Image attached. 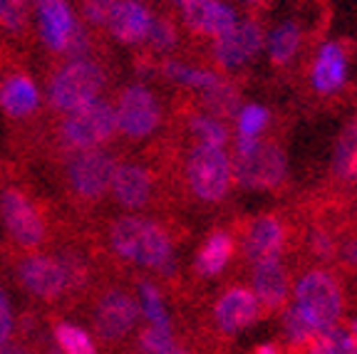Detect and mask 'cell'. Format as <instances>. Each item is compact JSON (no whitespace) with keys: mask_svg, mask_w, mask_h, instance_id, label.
Here are the masks:
<instances>
[{"mask_svg":"<svg viewBox=\"0 0 357 354\" xmlns=\"http://www.w3.org/2000/svg\"><path fill=\"white\" fill-rule=\"evenodd\" d=\"M97 248L107 263L134 270H149L159 277L176 275V233L169 223L146 213H119L89 223Z\"/></svg>","mask_w":357,"mask_h":354,"instance_id":"6da1fadb","label":"cell"},{"mask_svg":"<svg viewBox=\"0 0 357 354\" xmlns=\"http://www.w3.org/2000/svg\"><path fill=\"white\" fill-rule=\"evenodd\" d=\"M65 223L55 201L40 191L15 161L0 164V226L6 243L17 250H43L52 245Z\"/></svg>","mask_w":357,"mask_h":354,"instance_id":"7a4b0ae2","label":"cell"},{"mask_svg":"<svg viewBox=\"0 0 357 354\" xmlns=\"http://www.w3.org/2000/svg\"><path fill=\"white\" fill-rule=\"evenodd\" d=\"M122 156L119 146L107 144L52 161V181L67 216L79 223H92L102 216L109 201L112 176Z\"/></svg>","mask_w":357,"mask_h":354,"instance_id":"3957f363","label":"cell"},{"mask_svg":"<svg viewBox=\"0 0 357 354\" xmlns=\"http://www.w3.org/2000/svg\"><path fill=\"white\" fill-rule=\"evenodd\" d=\"M117 137V119L114 105L109 100H95L79 109L55 114V122L40 127L35 154L43 156L47 164L65 159L70 154L107 146Z\"/></svg>","mask_w":357,"mask_h":354,"instance_id":"277c9868","label":"cell"},{"mask_svg":"<svg viewBox=\"0 0 357 354\" xmlns=\"http://www.w3.org/2000/svg\"><path fill=\"white\" fill-rule=\"evenodd\" d=\"M79 307L87 312L92 339L109 354H117L119 349L127 347L142 320L137 293L117 277L102 275Z\"/></svg>","mask_w":357,"mask_h":354,"instance_id":"5b68a950","label":"cell"},{"mask_svg":"<svg viewBox=\"0 0 357 354\" xmlns=\"http://www.w3.org/2000/svg\"><path fill=\"white\" fill-rule=\"evenodd\" d=\"M107 87L105 67L92 57H75L55 67L47 77V107L52 114L79 109L102 97Z\"/></svg>","mask_w":357,"mask_h":354,"instance_id":"8992f818","label":"cell"},{"mask_svg":"<svg viewBox=\"0 0 357 354\" xmlns=\"http://www.w3.org/2000/svg\"><path fill=\"white\" fill-rule=\"evenodd\" d=\"M290 305L315 332L340 325V317L345 312L340 282L325 268H310L293 282Z\"/></svg>","mask_w":357,"mask_h":354,"instance_id":"52a82bcc","label":"cell"},{"mask_svg":"<svg viewBox=\"0 0 357 354\" xmlns=\"http://www.w3.org/2000/svg\"><path fill=\"white\" fill-rule=\"evenodd\" d=\"M184 183L196 201L216 206L234 186V164L226 146L194 141L184 156Z\"/></svg>","mask_w":357,"mask_h":354,"instance_id":"ba28073f","label":"cell"},{"mask_svg":"<svg viewBox=\"0 0 357 354\" xmlns=\"http://www.w3.org/2000/svg\"><path fill=\"white\" fill-rule=\"evenodd\" d=\"M159 199H162L159 171L144 159L122 156L109 186L112 206L124 213H146L159 206Z\"/></svg>","mask_w":357,"mask_h":354,"instance_id":"9c48e42d","label":"cell"},{"mask_svg":"<svg viewBox=\"0 0 357 354\" xmlns=\"http://www.w3.org/2000/svg\"><path fill=\"white\" fill-rule=\"evenodd\" d=\"M114 119H117V137L127 144H142L151 139L164 122L162 102L154 89L146 84H127L114 102Z\"/></svg>","mask_w":357,"mask_h":354,"instance_id":"30bf717a","label":"cell"},{"mask_svg":"<svg viewBox=\"0 0 357 354\" xmlns=\"http://www.w3.org/2000/svg\"><path fill=\"white\" fill-rule=\"evenodd\" d=\"M234 183L248 191H275L288 178V159L273 141H258L251 149H238L231 156Z\"/></svg>","mask_w":357,"mask_h":354,"instance_id":"8fae6325","label":"cell"},{"mask_svg":"<svg viewBox=\"0 0 357 354\" xmlns=\"http://www.w3.org/2000/svg\"><path fill=\"white\" fill-rule=\"evenodd\" d=\"M261 302L245 285H231L226 288L213 302V325L221 334L231 337L258 322L261 317Z\"/></svg>","mask_w":357,"mask_h":354,"instance_id":"7c38bea8","label":"cell"},{"mask_svg":"<svg viewBox=\"0 0 357 354\" xmlns=\"http://www.w3.org/2000/svg\"><path fill=\"white\" fill-rule=\"evenodd\" d=\"M184 17L186 28L201 38H221L234 28L238 17L236 10L223 0H172Z\"/></svg>","mask_w":357,"mask_h":354,"instance_id":"4fadbf2b","label":"cell"},{"mask_svg":"<svg viewBox=\"0 0 357 354\" xmlns=\"http://www.w3.org/2000/svg\"><path fill=\"white\" fill-rule=\"evenodd\" d=\"M263 47V30L256 20L236 22L229 33L213 40V60L223 70H236L251 62Z\"/></svg>","mask_w":357,"mask_h":354,"instance_id":"5bb4252c","label":"cell"},{"mask_svg":"<svg viewBox=\"0 0 357 354\" xmlns=\"http://www.w3.org/2000/svg\"><path fill=\"white\" fill-rule=\"evenodd\" d=\"M251 290L261 302L263 312H280L290 300V275L283 263V255L253 263Z\"/></svg>","mask_w":357,"mask_h":354,"instance_id":"9a60e30c","label":"cell"},{"mask_svg":"<svg viewBox=\"0 0 357 354\" xmlns=\"http://www.w3.org/2000/svg\"><path fill=\"white\" fill-rule=\"evenodd\" d=\"M35 8H38V30L43 45L55 55H65L77 28L67 0H35Z\"/></svg>","mask_w":357,"mask_h":354,"instance_id":"2e32d148","label":"cell"},{"mask_svg":"<svg viewBox=\"0 0 357 354\" xmlns=\"http://www.w3.org/2000/svg\"><path fill=\"white\" fill-rule=\"evenodd\" d=\"M151 20H154V15L142 0H114L105 28L109 30V35L117 43L139 45L146 43Z\"/></svg>","mask_w":357,"mask_h":354,"instance_id":"e0dca14e","label":"cell"},{"mask_svg":"<svg viewBox=\"0 0 357 354\" xmlns=\"http://www.w3.org/2000/svg\"><path fill=\"white\" fill-rule=\"evenodd\" d=\"M285 245V226L278 216H258L253 218L243 233V255L248 263L268 261L283 255Z\"/></svg>","mask_w":357,"mask_h":354,"instance_id":"ac0fdd59","label":"cell"},{"mask_svg":"<svg viewBox=\"0 0 357 354\" xmlns=\"http://www.w3.org/2000/svg\"><path fill=\"white\" fill-rule=\"evenodd\" d=\"M234 250H236L234 233L226 231V228H216V231L208 233V238L204 240V245L196 253L194 272L199 277H204V280L218 277L229 268L231 258H234Z\"/></svg>","mask_w":357,"mask_h":354,"instance_id":"d6986e66","label":"cell"},{"mask_svg":"<svg viewBox=\"0 0 357 354\" xmlns=\"http://www.w3.org/2000/svg\"><path fill=\"white\" fill-rule=\"evenodd\" d=\"M347 79V55L340 43H325L312 65V87L320 94H333Z\"/></svg>","mask_w":357,"mask_h":354,"instance_id":"ffe728a7","label":"cell"},{"mask_svg":"<svg viewBox=\"0 0 357 354\" xmlns=\"http://www.w3.org/2000/svg\"><path fill=\"white\" fill-rule=\"evenodd\" d=\"M50 337L60 354H100L97 342L84 327L75 325L60 315L50 317Z\"/></svg>","mask_w":357,"mask_h":354,"instance_id":"44dd1931","label":"cell"},{"mask_svg":"<svg viewBox=\"0 0 357 354\" xmlns=\"http://www.w3.org/2000/svg\"><path fill=\"white\" fill-rule=\"evenodd\" d=\"M271 114L261 105H245L236 111V151L251 149L261 141V134L266 132Z\"/></svg>","mask_w":357,"mask_h":354,"instance_id":"7402d4cb","label":"cell"},{"mask_svg":"<svg viewBox=\"0 0 357 354\" xmlns=\"http://www.w3.org/2000/svg\"><path fill=\"white\" fill-rule=\"evenodd\" d=\"M305 354H357V337L350 327L333 325L307 339Z\"/></svg>","mask_w":357,"mask_h":354,"instance_id":"603a6c76","label":"cell"},{"mask_svg":"<svg viewBox=\"0 0 357 354\" xmlns=\"http://www.w3.org/2000/svg\"><path fill=\"white\" fill-rule=\"evenodd\" d=\"M162 75L169 79V82L178 84V87H186V89H196V92H208V89L218 87V84L223 82L218 75L208 72V70H201V67L186 65V62H176V60L164 62Z\"/></svg>","mask_w":357,"mask_h":354,"instance_id":"cb8c5ba5","label":"cell"},{"mask_svg":"<svg viewBox=\"0 0 357 354\" xmlns=\"http://www.w3.org/2000/svg\"><path fill=\"white\" fill-rule=\"evenodd\" d=\"M333 174L345 183L357 181V122L347 124L335 144Z\"/></svg>","mask_w":357,"mask_h":354,"instance_id":"d4e9b609","label":"cell"},{"mask_svg":"<svg viewBox=\"0 0 357 354\" xmlns=\"http://www.w3.org/2000/svg\"><path fill=\"white\" fill-rule=\"evenodd\" d=\"M189 122V134L194 137V141H201V144H213V146H226L229 144V127L218 119V116L208 114V111H191L186 116Z\"/></svg>","mask_w":357,"mask_h":354,"instance_id":"484cf974","label":"cell"},{"mask_svg":"<svg viewBox=\"0 0 357 354\" xmlns=\"http://www.w3.org/2000/svg\"><path fill=\"white\" fill-rule=\"evenodd\" d=\"M301 47V28L298 22H283L268 38V57L273 65H285Z\"/></svg>","mask_w":357,"mask_h":354,"instance_id":"4316f807","label":"cell"},{"mask_svg":"<svg viewBox=\"0 0 357 354\" xmlns=\"http://www.w3.org/2000/svg\"><path fill=\"white\" fill-rule=\"evenodd\" d=\"M134 288H137L142 315L146 317V322H151V325H172V320L167 315V307H164L162 290H159V285L154 280L139 277V280H134Z\"/></svg>","mask_w":357,"mask_h":354,"instance_id":"83f0119b","label":"cell"},{"mask_svg":"<svg viewBox=\"0 0 357 354\" xmlns=\"http://www.w3.org/2000/svg\"><path fill=\"white\" fill-rule=\"evenodd\" d=\"M280 325H283V339L290 349H303L307 344V339L315 334V330L298 315V310L290 305V300L283 307V322Z\"/></svg>","mask_w":357,"mask_h":354,"instance_id":"f1b7e54d","label":"cell"},{"mask_svg":"<svg viewBox=\"0 0 357 354\" xmlns=\"http://www.w3.org/2000/svg\"><path fill=\"white\" fill-rule=\"evenodd\" d=\"M0 28L13 35L28 28V0H0Z\"/></svg>","mask_w":357,"mask_h":354,"instance_id":"f546056e","label":"cell"},{"mask_svg":"<svg viewBox=\"0 0 357 354\" xmlns=\"http://www.w3.org/2000/svg\"><path fill=\"white\" fill-rule=\"evenodd\" d=\"M146 43L154 47L156 52H169L176 45V30L169 20L164 17H154L151 20V28H149V35H146Z\"/></svg>","mask_w":357,"mask_h":354,"instance_id":"4dcf8cb0","label":"cell"},{"mask_svg":"<svg viewBox=\"0 0 357 354\" xmlns=\"http://www.w3.org/2000/svg\"><path fill=\"white\" fill-rule=\"evenodd\" d=\"M307 248H310L312 255H315V258H320V261H330V258L337 253L335 238L330 236L328 231H323V228H315V231H310V236H307Z\"/></svg>","mask_w":357,"mask_h":354,"instance_id":"1f68e13d","label":"cell"},{"mask_svg":"<svg viewBox=\"0 0 357 354\" xmlns=\"http://www.w3.org/2000/svg\"><path fill=\"white\" fill-rule=\"evenodd\" d=\"M114 0H84L82 3V15L87 20V25H95V28H105L107 17L112 13Z\"/></svg>","mask_w":357,"mask_h":354,"instance_id":"d6a6232c","label":"cell"},{"mask_svg":"<svg viewBox=\"0 0 357 354\" xmlns=\"http://www.w3.org/2000/svg\"><path fill=\"white\" fill-rule=\"evenodd\" d=\"M13 332H15V315H13L10 300H8L6 290L0 288V349L10 342Z\"/></svg>","mask_w":357,"mask_h":354,"instance_id":"836d02e7","label":"cell"},{"mask_svg":"<svg viewBox=\"0 0 357 354\" xmlns=\"http://www.w3.org/2000/svg\"><path fill=\"white\" fill-rule=\"evenodd\" d=\"M47 339H50V334L43 342H30V339L13 337L6 347L0 349V354H50L47 352Z\"/></svg>","mask_w":357,"mask_h":354,"instance_id":"e575fe53","label":"cell"},{"mask_svg":"<svg viewBox=\"0 0 357 354\" xmlns=\"http://www.w3.org/2000/svg\"><path fill=\"white\" fill-rule=\"evenodd\" d=\"M342 263L357 270V240H350V243L342 248Z\"/></svg>","mask_w":357,"mask_h":354,"instance_id":"d590c367","label":"cell"},{"mask_svg":"<svg viewBox=\"0 0 357 354\" xmlns=\"http://www.w3.org/2000/svg\"><path fill=\"white\" fill-rule=\"evenodd\" d=\"M253 354H283V349H280V344H275V342H263V344H258Z\"/></svg>","mask_w":357,"mask_h":354,"instance_id":"8d00e7d4","label":"cell"},{"mask_svg":"<svg viewBox=\"0 0 357 354\" xmlns=\"http://www.w3.org/2000/svg\"><path fill=\"white\" fill-rule=\"evenodd\" d=\"M159 354H194L189 347H184V344H178V342H174V344H169L167 349H162Z\"/></svg>","mask_w":357,"mask_h":354,"instance_id":"74e56055","label":"cell"},{"mask_svg":"<svg viewBox=\"0 0 357 354\" xmlns=\"http://www.w3.org/2000/svg\"><path fill=\"white\" fill-rule=\"evenodd\" d=\"M350 330H352V334H355V337H357V317L350 322Z\"/></svg>","mask_w":357,"mask_h":354,"instance_id":"f35d334b","label":"cell"},{"mask_svg":"<svg viewBox=\"0 0 357 354\" xmlns=\"http://www.w3.org/2000/svg\"><path fill=\"white\" fill-rule=\"evenodd\" d=\"M241 3H245V6H258V3H263V0H241Z\"/></svg>","mask_w":357,"mask_h":354,"instance_id":"ab89813d","label":"cell"}]
</instances>
